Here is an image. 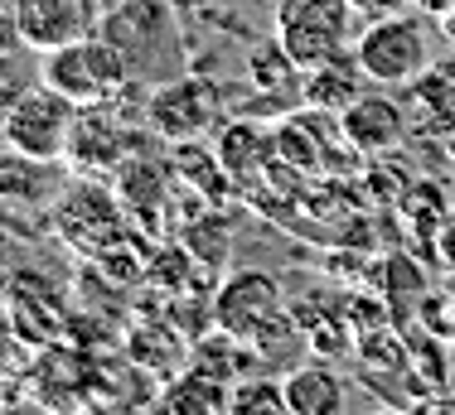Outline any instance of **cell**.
Here are the masks:
<instances>
[{
	"label": "cell",
	"mask_w": 455,
	"mask_h": 415,
	"mask_svg": "<svg viewBox=\"0 0 455 415\" xmlns=\"http://www.w3.org/2000/svg\"><path fill=\"white\" fill-rule=\"evenodd\" d=\"M359 82H368V78H363L359 59H354V49H349V53H339V59L320 63V68L300 73V97H306L310 106H324V112H344V106L359 97Z\"/></svg>",
	"instance_id": "cell-15"
},
{
	"label": "cell",
	"mask_w": 455,
	"mask_h": 415,
	"mask_svg": "<svg viewBox=\"0 0 455 415\" xmlns=\"http://www.w3.org/2000/svg\"><path fill=\"white\" fill-rule=\"evenodd\" d=\"M68 169L59 160L25 155V150H5L0 155V203L10 208H53L68 189Z\"/></svg>",
	"instance_id": "cell-10"
},
{
	"label": "cell",
	"mask_w": 455,
	"mask_h": 415,
	"mask_svg": "<svg viewBox=\"0 0 455 415\" xmlns=\"http://www.w3.org/2000/svg\"><path fill=\"white\" fill-rule=\"evenodd\" d=\"M223 112V92L219 82L199 78V73H184V78L165 82L150 92L146 102V121L160 140H175V145H199Z\"/></svg>",
	"instance_id": "cell-5"
},
{
	"label": "cell",
	"mask_w": 455,
	"mask_h": 415,
	"mask_svg": "<svg viewBox=\"0 0 455 415\" xmlns=\"http://www.w3.org/2000/svg\"><path fill=\"white\" fill-rule=\"evenodd\" d=\"M407 130H411L407 106L393 102L387 92H359L339 112V136L354 155H387V150L403 145Z\"/></svg>",
	"instance_id": "cell-9"
},
{
	"label": "cell",
	"mask_w": 455,
	"mask_h": 415,
	"mask_svg": "<svg viewBox=\"0 0 455 415\" xmlns=\"http://www.w3.org/2000/svg\"><path fill=\"white\" fill-rule=\"evenodd\" d=\"M411 10H421L427 20H455V0H411Z\"/></svg>",
	"instance_id": "cell-20"
},
{
	"label": "cell",
	"mask_w": 455,
	"mask_h": 415,
	"mask_svg": "<svg viewBox=\"0 0 455 415\" xmlns=\"http://www.w3.org/2000/svg\"><path fill=\"white\" fill-rule=\"evenodd\" d=\"M126 63H132V53L122 43L107 35H92V39L39 53V82L63 92L73 106H107L126 87V73H132Z\"/></svg>",
	"instance_id": "cell-1"
},
{
	"label": "cell",
	"mask_w": 455,
	"mask_h": 415,
	"mask_svg": "<svg viewBox=\"0 0 455 415\" xmlns=\"http://www.w3.org/2000/svg\"><path fill=\"white\" fill-rule=\"evenodd\" d=\"M431 251H436V261L455 276V208H446V217L436 223V242H431Z\"/></svg>",
	"instance_id": "cell-17"
},
{
	"label": "cell",
	"mask_w": 455,
	"mask_h": 415,
	"mask_svg": "<svg viewBox=\"0 0 455 415\" xmlns=\"http://www.w3.org/2000/svg\"><path fill=\"white\" fill-rule=\"evenodd\" d=\"M122 155H126V130L107 121L97 106H83L68 136V155H63L68 169H107V165H122Z\"/></svg>",
	"instance_id": "cell-12"
},
{
	"label": "cell",
	"mask_w": 455,
	"mask_h": 415,
	"mask_svg": "<svg viewBox=\"0 0 455 415\" xmlns=\"http://www.w3.org/2000/svg\"><path fill=\"white\" fill-rule=\"evenodd\" d=\"M228 415H291L281 381H247L228 396Z\"/></svg>",
	"instance_id": "cell-16"
},
{
	"label": "cell",
	"mask_w": 455,
	"mask_h": 415,
	"mask_svg": "<svg viewBox=\"0 0 455 415\" xmlns=\"http://www.w3.org/2000/svg\"><path fill=\"white\" fill-rule=\"evenodd\" d=\"M83 106H73L63 92L53 87H20L5 106H0V140L10 150L25 155H44V160H63L68 155V136L78 121Z\"/></svg>",
	"instance_id": "cell-4"
},
{
	"label": "cell",
	"mask_w": 455,
	"mask_h": 415,
	"mask_svg": "<svg viewBox=\"0 0 455 415\" xmlns=\"http://www.w3.org/2000/svg\"><path fill=\"white\" fill-rule=\"evenodd\" d=\"M354 59H359L363 78L373 87H411L431 68V29L421 10H403V15L359 25L354 35Z\"/></svg>",
	"instance_id": "cell-3"
},
{
	"label": "cell",
	"mask_w": 455,
	"mask_h": 415,
	"mask_svg": "<svg viewBox=\"0 0 455 415\" xmlns=\"http://www.w3.org/2000/svg\"><path fill=\"white\" fill-rule=\"evenodd\" d=\"M373 415H397V411H373Z\"/></svg>",
	"instance_id": "cell-22"
},
{
	"label": "cell",
	"mask_w": 455,
	"mask_h": 415,
	"mask_svg": "<svg viewBox=\"0 0 455 415\" xmlns=\"http://www.w3.org/2000/svg\"><path fill=\"white\" fill-rule=\"evenodd\" d=\"M354 15H359V25H373V20H387V15H403L411 10V0H349Z\"/></svg>",
	"instance_id": "cell-18"
},
{
	"label": "cell",
	"mask_w": 455,
	"mask_h": 415,
	"mask_svg": "<svg viewBox=\"0 0 455 415\" xmlns=\"http://www.w3.org/2000/svg\"><path fill=\"white\" fill-rule=\"evenodd\" d=\"M291 415H344L349 411V381L334 363H296L281 377Z\"/></svg>",
	"instance_id": "cell-11"
},
{
	"label": "cell",
	"mask_w": 455,
	"mask_h": 415,
	"mask_svg": "<svg viewBox=\"0 0 455 415\" xmlns=\"http://www.w3.org/2000/svg\"><path fill=\"white\" fill-rule=\"evenodd\" d=\"M272 155H276V145L252 121H228L219 130V145H213V160L223 165V179H233V184H252L257 174L272 165Z\"/></svg>",
	"instance_id": "cell-13"
},
{
	"label": "cell",
	"mask_w": 455,
	"mask_h": 415,
	"mask_svg": "<svg viewBox=\"0 0 455 415\" xmlns=\"http://www.w3.org/2000/svg\"><path fill=\"white\" fill-rule=\"evenodd\" d=\"M276 319H286V290L272 270H233L213 294V324L243 343H257Z\"/></svg>",
	"instance_id": "cell-6"
},
{
	"label": "cell",
	"mask_w": 455,
	"mask_h": 415,
	"mask_svg": "<svg viewBox=\"0 0 455 415\" xmlns=\"http://www.w3.org/2000/svg\"><path fill=\"white\" fill-rule=\"evenodd\" d=\"M407 116L417 130H455V63L427 68L407 87Z\"/></svg>",
	"instance_id": "cell-14"
},
{
	"label": "cell",
	"mask_w": 455,
	"mask_h": 415,
	"mask_svg": "<svg viewBox=\"0 0 455 415\" xmlns=\"http://www.w3.org/2000/svg\"><path fill=\"white\" fill-rule=\"evenodd\" d=\"M204 5H233V0H204Z\"/></svg>",
	"instance_id": "cell-21"
},
{
	"label": "cell",
	"mask_w": 455,
	"mask_h": 415,
	"mask_svg": "<svg viewBox=\"0 0 455 415\" xmlns=\"http://www.w3.org/2000/svg\"><path fill=\"white\" fill-rule=\"evenodd\" d=\"M15 5H20V0H0V49H10V43H20Z\"/></svg>",
	"instance_id": "cell-19"
},
{
	"label": "cell",
	"mask_w": 455,
	"mask_h": 415,
	"mask_svg": "<svg viewBox=\"0 0 455 415\" xmlns=\"http://www.w3.org/2000/svg\"><path fill=\"white\" fill-rule=\"evenodd\" d=\"M53 223L68 247H78L83 256H97L107 242L122 237V208L102 184H68L63 199L53 203Z\"/></svg>",
	"instance_id": "cell-8"
},
{
	"label": "cell",
	"mask_w": 455,
	"mask_h": 415,
	"mask_svg": "<svg viewBox=\"0 0 455 415\" xmlns=\"http://www.w3.org/2000/svg\"><path fill=\"white\" fill-rule=\"evenodd\" d=\"M354 29H359V15L349 0H276L272 15V39L300 73L349 53Z\"/></svg>",
	"instance_id": "cell-2"
},
{
	"label": "cell",
	"mask_w": 455,
	"mask_h": 415,
	"mask_svg": "<svg viewBox=\"0 0 455 415\" xmlns=\"http://www.w3.org/2000/svg\"><path fill=\"white\" fill-rule=\"evenodd\" d=\"M15 25L25 49L49 53V49H63V43L102 35V5L97 0H20Z\"/></svg>",
	"instance_id": "cell-7"
}]
</instances>
